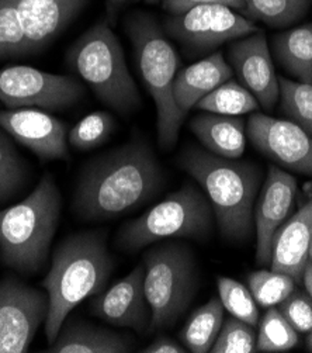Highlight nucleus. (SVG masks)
Here are the masks:
<instances>
[{
	"instance_id": "1",
	"label": "nucleus",
	"mask_w": 312,
	"mask_h": 353,
	"mask_svg": "<svg viewBox=\"0 0 312 353\" xmlns=\"http://www.w3.org/2000/svg\"><path fill=\"white\" fill-rule=\"evenodd\" d=\"M165 183L160 163L145 141L131 143L90 161L82 170L72 207L86 221H106L152 200Z\"/></svg>"
},
{
	"instance_id": "2",
	"label": "nucleus",
	"mask_w": 312,
	"mask_h": 353,
	"mask_svg": "<svg viewBox=\"0 0 312 353\" xmlns=\"http://www.w3.org/2000/svg\"><path fill=\"white\" fill-rule=\"evenodd\" d=\"M113 268L114 259L104 232L74 234L56 246L50 272L41 283L48 294L44 323L48 343L54 342L71 311L104 288Z\"/></svg>"
},
{
	"instance_id": "3",
	"label": "nucleus",
	"mask_w": 312,
	"mask_h": 353,
	"mask_svg": "<svg viewBox=\"0 0 312 353\" xmlns=\"http://www.w3.org/2000/svg\"><path fill=\"white\" fill-rule=\"evenodd\" d=\"M179 166L202 188L224 238L248 239L253 228V205L262 172L252 162L224 158L197 147H186Z\"/></svg>"
},
{
	"instance_id": "4",
	"label": "nucleus",
	"mask_w": 312,
	"mask_h": 353,
	"mask_svg": "<svg viewBox=\"0 0 312 353\" xmlns=\"http://www.w3.org/2000/svg\"><path fill=\"white\" fill-rule=\"evenodd\" d=\"M125 30L134 48L138 72L155 101L158 143L162 150H171L178 143L185 113L173 93L178 77L179 55L167 40L165 30L144 12L125 20Z\"/></svg>"
},
{
	"instance_id": "5",
	"label": "nucleus",
	"mask_w": 312,
	"mask_h": 353,
	"mask_svg": "<svg viewBox=\"0 0 312 353\" xmlns=\"http://www.w3.org/2000/svg\"><path fill=\"white\" fill-rule=\"evenodd\" d=\"M61 216V192L45 176L23 201L0 210V259L23 273H39L47 262Z\"/></svg>"
},
{
	"instance_id": "6",
	"label": "nucleus",
	"mask_w": 312,
	"mask_h": 353,
	"mask_svg": "<svg viewBox=\"0 0 312 353\" xmlns=\"http://www.w3.org/2000/svg\"><path fill=\"white\" fill-rule=\"evenodd\" d=\"M65 58L69 69L90 86L101 103L121 114L140 109V90L129 74L117 35L106 21L85 31Z\"/></svg>"
},
{
	"instance_id": "7",
	"label": "nucleus",
	"mask_w": 312,
	"mask_h": 353,
	"mask_svg": "<svg viewBox=\"0 0 312 353\" xmlns=\"http://www.w3.org/2000/svg\"><path fill=\"white\" fill-rule=\"evenodd\" d=\"M214 211L210 200L193 183L149 208L145 214L125 223L116 236L121 251L136 252L167 238L207 239L213 232Z\"/></svg>"
},
{
	"instance_id": "8",
	"label": "nucleus",
	"mask_w": 312,
	"mask_h": 353,
	"mask_svg": "<svg viewBox=\"0 0 312 353\" xmlns=\"http://www.w3.org/2000/svg\"><path fill=\"white\" fill-rule=\"evenodd\" d=\"M144 289L151 307L149 332L175 325L193 301L198 274L191 251L179 242L162 243L143 258Z\"/></svg>"
},
{
	"instance_id": "9",
	"label": "nucleus",
	"mask_w": 312,
	"mask_h": 353,
	"mask_svg": "<svg viewBox=\"0 0 312 353\" xmlns=\"http://www.w3.org/2000/svg\"><path fill=\"white\" fill-rule=\"evenodd\" d=\"M163 30L189 55H200L225 43L259 32V27L235 9L204 5L165 19Z\"/></svg>"
},
{
	"instance_id": "10",
	"label": "nucleus",
	"mask_w": 312,
	"mask_h": 353,
	"mask_svg": "<svg viewBox=\"0 0 312 353\" xmlns=\"http://www.w3.org/2000/svg\"><path fill=\"white\" fill-rule=\"evenodd\" d=\"M85 92V86L74 77L54 75L24 65L0 69V101L9 109L62 110L78 103Z\"/></svg>"
},
{
	"instance_id": "11",
	"label": "nucleus",
	"mask_w": 312,
	"mask_h": 353,
	"mask_svg": "<svg viewBox=\"0 0 312 353\" xmlns=\"http://www.w3.org/2000/svg\"><path fill=\"white\" fill-rule=\"evenodd\" d=\"M48 315V294L21 280H0V353H24Z\"/></svg>"
},
{
	"instance_id": "12",
	"label": "nucleus",
	"mask_w": 312,
	"mask_h": 353,
	"mask_svg": "<svg viewBox=\"0 0 312 353\" xmlns=\"http://www.w3.org/2000/svg\"><path fill=\"white\" fill-rule=\"evenodd\" d=\"M248 135L258 151L279 165L312 176V137L290 120L255 113Z\"/></svg>"
},
{
	"instance_id": "13",
	"label": "nucleus",
	"mask_w": 312,
	"mask_h": 353,
	"mask_svg": "<svg viewBox=\"0 0 312 353\" xmlns=\"http://www.w3.org/2000/svg\"><path fill=\"white\" fill-rule=\"evenodd\" d=\"M297 181L277 166H270L267 179L256 201L253 220L256 225V261L269 265L275 232L284 224L294 207Z\"/></svg>"
},
{
	"instance_id": "14",
	"label": "nucleus",
	"mask_w": 312,
	"mask_h": 353,
	"mask_svg": "<svg viewBox=\"0 0 312 353\" xmlns=\"http://www.w3.org/2000/svg\"><path fill=\"white\" fill-rule=\"evenodd\" d=\"M231 68L244 86L266 110H273L279 101V78L275 75L267 40L263 32H255L229 46Z\"/></svg>"
},
{
	"instance_id": "15",
	"label": "nucleus",
	"mask_w": 312,
	"mask_h": 353,
	"mask_svg": "<svg viewBox=\"0 0 312 353\" xmlns=\"http://www.w3.org/2000/svg\"><path fill=\"white\" fill-rule=\"evenodd\" d=\"M0 128L41 159L69 157L65 124L45 112L34 108L2 110Z\"/></svg>"
},
{
	"instance_id": "16",
	"label": "nucleus",
	"mask_w": 312,
	"mask_h": 353,
	"mask_svg": "<svg viewBox=\"0 0 312 353\" xmlns=\"http://www.w3.org/2000/svg\"><path fill=\"white\" fill-rule=\"evenodd\" d=\"M144 265L136 266L107 292L92 301V314L114 327L144 331L149 328L151 307L144 289Z\"/></svg>"
},
{
	"instance_id": "17",
	"label": "nucleus",
	"mask_w": 312,
	"mask_h": 353,
	"mask_svg": "<svg viewBox=\"0 0 312 353\" xmlns=\"http://www.w3.org/2000/svg\"><path fill=\"white\" fill-rule=\"evenodd\" d=\"M90 0H17L30 55L41 52L74 23Z\"/></svg>"
},
{
	"instance_id": "18",
	"label": "nucleus",
	"mask_w": 312,
	"mask_h": 353,
	"mask_svg": "<svg viewBox=\"0 0 312 353\" xmlns=\"http://www.w3.org/2000/svg\"><path fill=\"white\" fill-rule=\"evenodd\" d=\"M312 242V196L275 232L271 246V270L291 276L295 281L302 279Z\"/></svg>"
},
{
	"instance_id": "19",
	"label": "nucleus",
	"mask_w": 312,
	"mask_h": 353,
	"mask_svg": "<svg viewBox=\"0 0 312 353\" xmlns=\"http://www.w3.org/2000/svg\"><path fill=\"white\" fill-rule=\"evenodd\" d=\"M135 347L132 336L83 321H65L50 343L51 353H128Z\"/></svg>"
},
{
	"instance_id": "20",
	"label": "nucleus",
	"mask_w": 312,
	"mask_h": 353,
	"mask_svg": "<svg viewBox=\"0 0 312 353\" xmlns=\"http://www.w3.org/2000/svg\"><path fill=\"white\" fill-rule=\"evenodd\" d=\"M231 77L232 68L227 63L222 52H214L186 66L178 72L175 86H173L179 109L187 114L202 97L229 81Z\"/></svg>"
},
{
	"instance_id": "21",
	"label": "nucleus",
	"mask_w": 312,
	"mask_h": 353,
	"mask_svg": "<svg viewBox=\"0 0 312 353\" xmlns=\"http://www.w3.org/2000/svg\"><path fill=\"white\" fill-rule=\"evenodd\" d=\"M190 130L202 147L224 158H240L245 152V123L238 117L207 113L193 117Z\"/></svg>"
},
{
	"instance_id": "22",
	"label": "nucleus",
	"mask_w": 312,
	"mask_h": 353,
	"mask_svg": "<svg viewBox=\"0 0 312 353\" xmlns=\"http://www.w3.org/2000/svg\"><path fill=\"white\" fill-rule=\"evenodd\" d=\"M273 52L287 74L312 85V23L277 34Z\"/></svg>"
},
{
	"instance_id": "23",
	"label": "nucleus",
	"mask_w": 312,
	"mask_h": 353,
	"mask_svg": "<svg viewBox=\"0 0 312 353\" xmlns=\"http://www.w3.org/2000/svg\"><path fill=\"white\" fill-rule=\"evenodd\" d=\"M224 323V305L220 299H211L197 308L186 321L180 339L187 352L207 353L211 350Z\"/></svg>"
},
{
	"instance_id": "24",
	"label": "nucleus",
	"mask_w": 312,
	"mask_h": 353,
	"mask_svg": "<svg viewBox=\"0 0 312 353\" xmlns=\"http://www.w3.org/2000/svg\"><path fill=\"white\" fill-rule=\"evenodd\" d=\"M259 105L258 99L245 86L229 79L202 97L194 109L207 113L238 117L256 112Z\"/></svg>"
},
{
	"instance_id": "25",
	"label": "nucleus",
	"mask_w": 312,
	"mask_h": 353,
	"mask_svg": "<svg viewBox=\"0 0 312 353\" xmlns=\"http://www.w3.org/2000/svg\"><path fill=\"white\" fill-rule=\"evenodd\" d=\"M244 13L270 27H287L305 16L312 0H242Z\"/></svg>"
},
{
	"instance_id": "26",
	"label": "nucleus",
	"mask_w": 312,
	"mask_h": 353,
	"mask_svg": "<svg viewBox=\"0 0 312 353\" xmlns=\"http://www.w3.org/2000/svg\"><path fill=\"white\" fill-rule=\"evenodd\" d=\"M280 109L312 137V85L279 78Z\"/></svg>"
},
{
	"instance_id": "27",
	"label": "nucleus",
	"mask_w": 312,
	"mask_h": 353,
	"mask_svg": "<svg viewBox=\"0 0 312 353\" xmlns=\"http://www.w3.org/2000/svg\"><path fill=\"white\" fill-rule=\"evenodd\" d=\"M23 55H30V46L17 0H0V61Z\"/></svg>"
},
{
	"instance_id": "28",
	"label": "nucleus",
	"mask_w": 312,
	"mask_h": 353,
	"mask_svg": "<svg viewBox=\"0 0 312 353\" xmlns=\"http://www.w3.org/2000/svg\"><path fill=\"white\" fill-rule=\"evenodd\" d=\"M298 343V332L283 314L270 307L259 325L256 349L260 352H286Z\"/></svg>"
},
{
	"instance_id": "29",
	"label": "nucleus",
	"mask_w": 312,
	"mask_h": 353,
	"mask_svg": "<svg viewBox=\"0 0 312 353\" xmlns=\"http://www.w3.org/2000/svg\"><path fill=\"white\" fill-rule=\"evenodd\" d=\"M114 117L107 112H93L67 134V143L78 151H89L106 143L114 131Z\"/></svg>"
},
{
	"instance_id": "30",
	"label": "nucleus",
	"mask_w": 312,
	"mask_h": 353,
	"mask_svg": "<svg viewBox=\"0 0 312 353\" xmlns=\"http://www.w3.org/2000/svg\"><path fill=\"white\" fill-rule=\"evenodd\" d=\"M248 283L256 303L269 308L280 304L295 289V280L291 276L275 270L253 272Z\"/></svg>"
},
{
	"instance_id": "31",
	"label": "nucleus",
	"mask_w": 312,
	"mask_h": 353,
	"mask_svg": "<svg viewBox=\"0 0 312 353\" xmlns=\"http://www.w3.org/2000/svg\"><path fill=\"white\" fill-rule=\"evenodd\" d=\"M217 285L224 308L235 319L245 321L253 327L258 325L259 310L251 290L239 283L238 280L224 276L218 277Z\"/></svg>"
},
{
	"instance_id": "32",
	"label": "nucleus",
	"mask_w": 312,
	"mask_h": 353,
	"mask_svg": "<svg viewBox=\"0 0 312 353\" xmlns=\"http://www.w3.org/2000/svg\"><path fill=\"white\" fill-rule=\"evenodd\" d=\"M27 181V169L12 141L0 132V201L13 197Z\"/></svg>"
},
{
	"instance_id": "33",
	"label": "nucleus",
	"mask_w": 312,
	"mask_h": 353,
	"mask_svg": "<svg viewBox=\"0 0 312 353\" xmlns=\"http://www.w3.org/2000/svg\"><path fill=\"white\" fill-rule=\"evenodd\" d=\"M256 349L253 325L235 316L224 320L221 331L211 346L213 353H252Z\"/></svg>"
},
{
	"instance_id": "34",
	"label": "nucleus",
	"mask_w": 312,
	"mask_h": 353,
	"mask_svg": "<svg viewBox=\"0 0 312 353\" xmlns=\"http://www.w3.org/2000/svg\"><path fill=\"white\" fill-rule=\"evenodd\" d=\"M297 332L312 330V299L301 292H293L280 303L279 310Z\"/></svg>"
},
{
	"instance_id": "35",
	"label": "nucleus",
	"mask_w": 312,
	"mask_h": 353,
	"mask_svg": "<svg viewBox=\"0 0 312 353\" xmlns=\"http://www.w3.org/2000/svg\"><path fill=\"white\" fill-rule=\"evenodd\" d=\"M204 5H224L242 12L245 9V5L242 0H162V8L169 14H179Z\"/></svg>"
},
{
	"instance_id": "36",
	"label": "nucleus",
	"mask_w": 312,
	"mask_h": 353,
	"mask_svg": "<svg viewBox=\"0 0 312 353\" xmlns=\"http://www.w3.org/2000/svg\"><path fill=\"white\" fill-rule=\"evenodd\" d=\"M143 352L145 353H185L187 349L178 341L169 336H159L151 345H148Z\"/></svg>"
},
{
	"instance_id": "37",
	"label": "nucleus",
	"mask_w": 312,
	"mask_h": 353,
	"mask_svg": "<svg viewBox=\"0 0 312 353\" xmlns=\"http://www.w3.org/2000/svg\"><path fill=\"white\" fill-rule=\"evenodd\" d=\"M129 2V0H106V12L107 20L114 21L120 10Z\"/></svg>"
},
{
	"instance_id": "38",
	"label": "nucleus",
	"mask_w": 312,
	"mask_h": 353,
	"mask_svg": "<svg viewBox=\"0 0 312 353\" xmlns=\"http://www.w3.org/2000/svg\"><path fill=\"white\" fill-rule=\"evenodd\" d=\"M304 280V285H305V289L309 294V297L312 299V262H306L305 268H304V273H302V279Z\"/></svg>"
},
{
	"instance_id": "39",
	"label": "nucleus",
	"mask_w": 312,
	"mask_h": 353,
	"mask_svg": "<svg viewBox=\"0 0 312 353\" xmlns=\"http://www.w3.org/2000/svg\"><path fill=\"white\" fill-rule=\"evenodd\" d=\"M306 346H308V349L312 352V330L309 331V336H308V339H306Z\"/></svg>"
},
{
	"instance_id": "40",
	"label": "nucleus",
	"mask_w": 312,
	"mask_h": 353,
	"mask_svg": "<svg viewBox=\"0 0 312 353\" xmlns=\"http://www.w3.org/2000/svg\"><path fill=\"white\" fill-rule=\"evenodd\" d=\"M308 261L312 262V242H311V246H309V252H308Z\"/></svg>"
},
{
	"instance_id": "41",
	"label": "nucleus",
	"mask_w": 312,
	"mask_h": 353,
	"mask_svg": "<svg viewBox=\"0 0 312 353\" xmlns=\"http://www.w3.org/2000/svg\"><path fill=\"white\" fill-rule=\"evenodd\" d=\"M147 2L152 5V3H156V2H159V0H147Z\"/></svg>"
}]
</instances>
